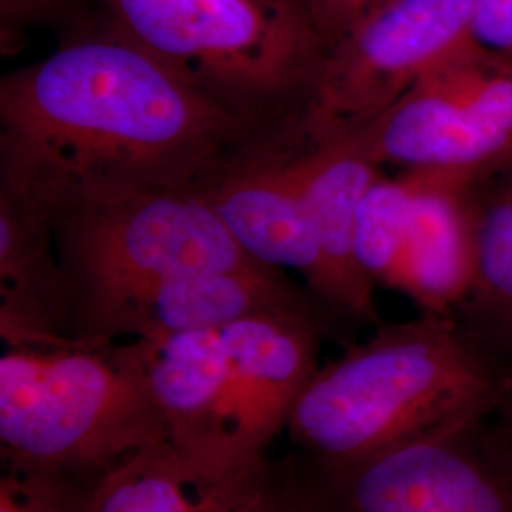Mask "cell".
Segmentation results:
<instances>
[{
	"instance_id": "5bb4252c",
	"label": "cell",
	"mask_w": 512,
	"mask_h": 512,
	"mask_svg": "<svg viewBox=\"0 0 512 512\" xmlns=\"http://www.w3.org/2000/svg\"><path fill=\"white\" fill-rule=\"evenodd\" d=\"M476 283L459 319L505 366L512 363V160L471 183Z\"/></svg>"
},
{
	"instance_id": "5b68a950",
	"label": "cell",
	"mask_w": 512,
	"mask_h": 512,
	"mask_svg": "<svg viewBox=\"0 0 512 512\" xmlns=\"http://www.w3.org/2000/svg\"><path fill=\"white\" fill-rule=\"evenodd\" d=\"M54 232L69 281L73 325L95 302L156 279L260 264L192 190L88 203L59 215Z\"/></svg>"
},
{
	"instance_id": "8992f818",
	"label": "cell",
	"mask_w": 512,
	"mask_h": 512,
	"mask_svg": "<svg viewBox=\"0 0 512 512\" xmlns=\"http://www.w3.org/2000/svg\"><path fill=\"white\" fill-rule=\"evenodd\" d=\"M473 0H385L327 54L304 114L291 131L306 143L368 128L425 74L473 40Z\"/></svg>"
},
{
	"instance_id": "9c48e42d",
	"label": "cell",
	"mask_w": 512,
	"mask_h": 512,
	"mask_svg": "<svg viewBox=\"0 0 512 512\" xmlns=\"http://www.w3.org/2000/svg\"><path fill=\"white\" fill-rule=\"evenodd\" d=\"M196 192L247 255L268 268L296 270L317 302L323 268L302 177L300 139L291 129H277L239 150Z\"/></svg>"
},
{
	"instance_id": "ba28073f",
	"label": "cell",
	"mask_w": 512,
	"mask_h": 512,
	"mask_svg": "<svg viewBox=\"0 0 512 512\" xmlns=\"http://www.w3.org/2000/svg\"><path fill=\"white\" fill-rule=\"evenodd\" d=\"M279 467L296 512H512L511 486L486 458L478 425L340 467L296 454Z\"/></svg>"
},
{
	"instance_id": "7402d4cb",
	"label": "cell",
	"mask_w": 512,
	"mask_h": 512,
	"mask_svg": "<svg viewBox=\"0 0 512 512\" xmlns=\"http://www.w3.org/2000/svg\"><path fill=\"white\" fill-rule=\"evenodd\" d=\"M300 4L329 50L374 8L372 0H300Z\"/></svg>"
},
{
	"instance_id": "30bf717a",
	"label": "cell",
	"mask_w": 512,
	"mask_h": 512,
	"mask_svg": "<svg viewBox=\"0 0 512 512\" xmlns=\"http://www.w3.org/2000/svg\"><path fill=\"white\" fill-rule=\"evenodd\" d=\"M319 306L268 266L171 275L112 294L82 311L74 338L92 346L222 329L258 311ZM321 308V306H319Z\"/></svg>"
},
{
	"instance_id": "603a6c76",
	"label": "cell",
	"mask_w": 512,
	"mask_h": 512,
	"mask_svg": "<svg viewBox=\"0 0 512 512\" xmlns=\"http://www.w3.org/2000/svg\"><path fill=\"white\" fill-rule=\"evenodd\" d=\"M372 2H374V6H378V4H382L385 0H372Z\"/></svg>"
},
{
	"instance_id": "2e32d148",
	"label": "cell",
	"mask_w": 512,
	"mask_h": 512,
	"mask_svg": "<svg viewBox=\"0 0 512 512\" xmlns=\"http://www.w3.org/2000/svg\"><path fill=\"white\" fill-rule=\"evenodd\" d=\"M412 207V175H380L359 205L355 224V255L361 270L378 287H389L403 255Z\"/></svg>"
},
{
	"instance_id": "8fae6325",
	"label": "cell",
	"mask_w": 512,
	"mask_h": 512,
	"mask_svg": "<svg viewBox=\"0 0 512 512\" xmlns=\"http://www.w3.org/2000/svg\"><path fill=\"white\" fill-rule=\"evenodd\" d=\"M300 164L323 268L317 302L330 319L380 325L376 285L355 255V224L366 190L384 175L382 165L357 135L323 143L300 139Z\"/></svg>"
},
{
	"instance_id": "3957f363",
	"label": "cell",
	"mask_w": 512,
	"mask_h": 512,
	"mask_svg": "<svg viewBox=\"0 0 512 512\" xmlns=\"http://www.w3.org/2000/svg\"><path fill=\"white\" fill-rule=\"evenodd\" d=\"M167 444L162 410L126 342L6 348L0 357L4 469L92 482L150 446Z\"/></svg>"
},
{
	"instance_id": "277c9868",
	"label": "cell",
	"mask_w": 512,
	"mask_h": 512,
	"mask_svg": "<svg viewBox=\"0 0 512 512\" xmlns=\"http://www.w3.org/2000/svg\"><path fill=\"white\" fill-rule=\"evenodd\" d=\"M110 27L230 109L293 126L329 46L298 0H101Z\"/></svg>"
},
{
	"instance_id": "e0dca14e",
	"label": "cell",
	"mask_w": 512,
	"mask_h": 512,
	"mask_svg": "<svg viewBox=\"0 0 512 512\" xmlns=\"http://www.w3.org/2000/svg\"><path fill=\"white\" fill-rule=\"evenodd\" d=\"M88 486V480L65 473L4 469L0 512H76Z\"/></svg>"
},
{
	"instance_id": "ac0fdd59",
	"label": "cell",
	"mask_w": 512,
	"mask_h": 512,
	"mask_svg": "<svg viewBox=\"0 0 512 512\" xmlns=\"http://www.w3.org/2000/svg\"><path fill=\"white\" fill-rule=\"evenodd\" d=\"M203 512H296L279 463H266L241 480L205 488Z\"/></svg>"
},
{
	"instance_id": "4fadbf2b",
	"label": "cell",
	"mask_w": 512,
	"mask_h": 512,
	"mask_svg": "<svg viewBox=\"0 0 512 512\" xmlns=\"http://www.w3.org/2000/svg\"><path fill=\"white\" fill-rule=\"evenodd\" d=\"M0 336L6 348L74 342L69 281L50 217L0 192Z\"/></svg>"
},
{
	"instance_id": "44dd1931",
	"label": "cell",
	"mask_w": 512,
	"mask_h": 512,
	"mask_svg": "<svg viewBox=\"0 0 512 512\" xmlns=\"http://www.w3.org/2000/svg\"><path fill=\"white\" fill-rule=\"evenodd\" d=\"M471 35L480 48L512 57V0H473Z\"/></svg>"
},
{
	"instance_id": "cb8c5ba5",
	"label": "cell",
	"mask_w": 512,
	"mask_h": 512,
	"mask_svg": "<svg viewBox=\"0 0 512 512\" xmlns=\"http://www.w3.org/2000/svg\"><path fill=\"white\" fill-rule=\"evenodd\" d=\"M298 2H300V0H298Z\"/></svg>"
},
{
	"instance_id": "7c38bea8",
	"label": "cell",
	"mask_w": 512,
	"mask_h": 512,
	"mask_svg": "<svg viewBox=\"0 0 512 512\" xmlns=\"http://www.w3.org/2000/svg\"><path fill=\"white\" fill-rule=\"evenodd\" d=\"M412 207L403 255L389 289L408 296L425 315H459L476 283L471 183L446 171H408Z\"/></svg>"
},
{
	"instance_id": "d6986e66",
	"label": "cell",
	"mask_w": 512,
	"mask_h": 512,
	"mask_svg": "<svg viewBox=\"0 0 512 512\" xmlns=\"http://www.w3.org/2000/svg\"><path fill=\"white\" fill-rule=\"evenodd\" d=\"M478 440L486 458L512 490V363L494 406L478 423Z\"/></svg>"
},
{
	"instance_id": "52a82bcc",
	"label": "cell",
	"mask_w": 512,
	"mask_h": 512,
	"mask_svg": "<svg viewBox=\"0 0 512 512\" xmlns=\"http://www.w3.org/2000/svg\"><path fill=\"white\" fill-rule=\"evenodd\" d=\"M403 171L478 177L512 160V57L471 42L357 133Z\"/></svg>"
},
{
	"instance_id": "9a60e30c",
	"label": "cell",
	"mask_w": 512,
	"mask_h": 512,
	"mask_svg": "<svg viewBox=\"0 0 512 512\" xmlns=\"http://www.w3.org/2000/svg\"><path fill=\"white\" fill-rule=\"evenodd\" d=\"M203 511L205 488L169 444H158L97 476L76 512Z\"/></svg>"
},
{
	"instance_id": "7a4b0ae2",
	"label": "cell",
	"mask_w": 512,
	"mask_h": 512,
	"mask_svg": "<svg viewBox=\"0 0 512 512\" xmlns=\"http://www.w3.org/2000/svg\"><path fill=\"white\" fill-rule=\"evenodd\" d=\"M507 366L458 315L378 325L319 366L294 408L298 458L340 467L414 440L476 427L494 406Z\"/></svg>"
},
{
	"instance_id": "ffe728a7",
	"label": "cell",
	"mask_w": 512,
	"mask_h": 512,
	"mask_svg": "<svg viewBox=\"0 0 512 512\" xmlns=\"http://www.w3.org/2000/svg\"><path fill=\"white\" fill-rule=\"evenodd\" d=\"M69 0H0L2 52H14L27 29L63 14Z\"/></svg>"
},
{
	"instance_id": "6da1fadb",
	"label": "cell",
	"mask_w": 512,
	"mask_h": 512,
	"mask_svg": "<svg viewBox=\"0 0 512 512\" xmlns=\"http://www.w3.org/2000/svg\"><path fill=\"white\" fill-rule=\"evenodd\" d=\"M105 27L0 82V192L50 217L139 192H196L274 133Z\"/></svg>"
}]
</instances>
